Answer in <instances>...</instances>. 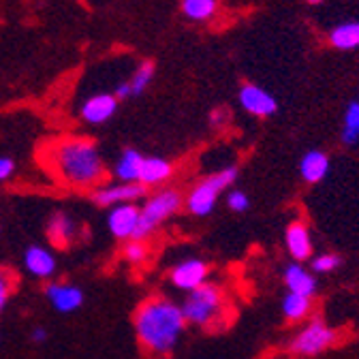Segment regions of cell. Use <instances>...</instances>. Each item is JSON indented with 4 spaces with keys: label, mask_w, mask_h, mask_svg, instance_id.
<instances>
[{
    "label": "cell",
    "mask_w": 359,
    "mask_h": 359,
    "mask_svg": "<svg viewBox=\"0 0 359 359\" xmlns=\"http://www.w3.org/2000/svg\"><path fill=\"white\" fill-rule=\"evenodd\" d=\"M41 158L65 189L97 191L103 187L105 163L93 140L81 135H67L45 146Z\"/></svg>",
    "instance_id": "obj_1"
},
{
    "label": "cell",
    "mask_w": 359,
    "mask_h": 359,
    "mask_svg": "<svg viewBox=\"0 0 359 359\" xmlns=\"http://www.w3.org/2000/svg\"><path fill=\"white\" fill-rule=\"evenodd\" d=\"M135 334L140 344L152 355H169L187 330L182 306L167 297H148L135 310Z\"/></svg>",
    "instance_id": "obj_2"
},
{
    "label": "cell",
    "mask_w": 359,
    "mask_h": 359,
    "mask_svg": "<svg viewBox=\"0 0 359 359\" xmlns=\"http://www.w3.org/2000/svg\"><path fill=\"white\" fill-rule=\"evenodd\" d=\"M182 312L187 323L195 327H212L220 323L224 312V293L218 285L205 283L195 291H189L187 299L182 302Z\"/></svg>",
    "instance_id": "obj_3"
},
{
    "label": "cell",
    "mask_w": 359,
    "mask_h": 359,
    "mask_svg": "<svg viewBox=\"0 0 359 359\" xmlns=\"http://www.w3.org/2000/svg\"><path fill=\"white\" fill-rule=\"evenodd\" d=\"M184 205L182 193L175 189H163L158 193H154L152 197L146 199V203L140 208V224L137 231H135L133 240H148L156 229L158 224L165 222L167 218H171L180 208Z\"/></svg>",
    "instance_id": "obj_4"
},
{
    "label": "cell",
    "mask_w": 359,
    "mask_h": 359,
    "mask_svg": "<svg viewBox=\"0 0 359 359\" xmlns=\"http://www.w3.org/2000/svg\"><path fill=\"white\" fill-rule=\"evenodd\" d=\"M238 180V167H227L218 173L203 177L201 182L187 195L184 205L193 216H208L216 208V201L224 189H229Z\"/></svg>",
    "instance_id": "obj_5"
},
{
    "label": "cell",
    "mask_w": 359,
    "mask_h": 359,
    "mask_svg": "<svg viewBox=\"0 0 359 359\" xmlns=\"http://www.w3.org/2000/svg\"><path fill=\"white\" fill-rule=\"evenodd\" d=\"M338 340L336 330H332L323 319H312L291 342V351L302 357H312L327 351Z\"/></svg>",
    "instance_id": "obj_6"
},
{
    "label": "cell",
    "mask_w": 359,
    "mask_h": 359,
    "mask_svg": "<svg viewBox=\"0 0 359 359\" xmlns=\"http://www.w3.org/2000/svg\"><path fill=\"white\" fill-rule=\"evenodd\" d=\"M146 187L140 182H116L93 191V201L101 208H116L122 203H137L146 195Z\"/></svg>",
    "instance_id": "obj_7"
},
{
    "label": "cell",
    "mask_w": 359,
    "mask_h": 359,
    "mask_svg": "<svg viewBox=\"0 0 359 359\" xmlns=\"http://www.w3.org/2000/svg\"><path fill=\"white\" fill-rule=\"evenodd\" d=\"M208 274H210V267H208L205 261H201V259H187V261L177 263L171 269L169 280L180 291H195L197 287L208 283Z\"/></svg>",
    "instance_id": "obj_8"
},
{
    "label": "cell",
    "mask_w": 359,
    "mask_h": 359,
    "mask_svg": "<svg viewBox=\"0 0 359 359\" xmlns=\"http://www.w3.org/2000/svg\"><path fill=\"white\" fill-rule=\"evenodd\" d=\"M238 99H240V105L250 114V116H257V118H269L278 111V103L276 99L263 90L261 86H255V83H244L238 93Z\"/></svg>",
    "instance_id": "obj_9"
},
{
    "label": "cell",
    "mask_w": 359,
    "mask_h": 359,
    "mask_svg": "<svg viewBox=\"0 0 359 359\" xmlns=\"http://www.w3.org/2000/svg\"><path fill=\"white\" fill-rule=\"evenodd\" d=\"M140 208L135 203H122L111 208L107 216V229L116 240H133L140 224Z\"/></svg>",
    "instance_id": "obj_10"
},
{
    "label": "cell",
    "mask_w": 359,
    "mask_h": 359,
    "mask_svg": "<svg viewBox=\"0 0 359 359\" xmlns=\"http://www.w3.org/2000/svg\"><path fill=\"white\" fill-rule=\"evenodd\" d=\"M45 233H48V240L52 242V246L65 250L69 246H73V242L77 240V222L73 220L71 214L67 212H54L48 220V227H45Z\"/></svg>",
    "instance_id": "obj_11"
},
{
    "label": "cell",
    "mask_w": 359,
    "mask_h": 359,
    "mask_svg": "<svg viewBox=\"0 0 359 359\" xmlns=\"http://www.w3.org/2000/svg\"><path fill=\"white\" fill-rule=\"evenodd\" d=\"M45 297L54 306V310L62 314L75 312L83 304V291L69 283H50L45 287Z\"/></svg>",
    "instance_id": "obj_12"
},
{
    "label": "cell",
    "mask_w": 359,
    "mask_h": 359,
    "mask_svg": "<svg viewBox=\"0 0 359 359\" xmlns=\"http://www.w3.org/2000/svg\"><path fill=\"white\" fill-rule=\"evenodd\" d=\"M116 109H118V97L103 93V95H95L86 99L79 116L88 124H105L109 118H114Z\"/></svg>",
    "instance_id": "obj_13"
},
{
    "label": "cell",
    "mask_w": 359,
    "mask_h": 359,
    "mask_svg": "<svg viewBox=\"0 0 359 359\" xmlns=\"http://www.w3.org/2000/svg\"><path fill=\"white\" fill-rule=\"evenodd\" d=\"M24 267L28 274L48 280L56 274V257L43 246H30L24 252Z\"/></svg>",
    "instance_id": "obj_14"
},
{
    "label": "cell",
    "mask_w": 359,
    "mask_h": 359,
    "mask_svg": "<svg viewBox=\"0 0 359 359\" xmlns=\"http://www.w3.org/2000/svg\"><path fill=\"white\" fill-rule=\"evenodd\" d=\"M285 242H287V250L295 261H306L312 255V238H310V229L306 227V222L295 220L287 227L285 233Z\"/></svg>",
    "instance_id": "obj_15"
},
{
    "label": "cell",
    "mask_w": 359,
    "mask_h": 359,
    "mask_svg": "<svg viewBox=\"0 0 359 359\" xmlns=\"http://www.w3.org/2000/svg\"><path fill=\"white\" fill-rule=\"evenodd\" d=\"M173 175V165L161 156H144L142 171H140V184L148 187H158Z\"/></svg>",
    "instance_id": "obj_16"
},
{
    "label": "cell",
    "mask_w": 359,
    "mask_h": 359,
    "mask_svg": "<svg viewBox=\"0 0 359 359\" xmlns=\"http://www.w3.org/2000/svg\"><path fill=\"white\" fill-rule=\"evenodd\" d=\"M299 171L308 184H317L330 171V156L321 150H310L304 154L299 163Z\"/></svg>",
    "instance_id": "obj_17"
},
{
    "label": "cell",
    "mask_w": 359,
    "mask_h": 359,
    "mask_svg": "<svg viewBox=\"0 0 359 359\" xmlns=\"http://www.w3.org/2000/svg\"><path fill=\"white\" fill-rule=\"evenodd\" d=\"M285 283L289 287V293H299L306 297H312L317 293V280L312 274H308V269L302 267L299 263H291L285 269Z\"/></svg>",
    "instance_id": "obj_18"
},
{
    "label": "cell",
    "mask_w": 359,
    "mask_h": 359,
    "mask_svg": "<svg viewBox=\"0 0 359 359\" xmlns=\"http://www.w3.org/2000/svg\"><path fill=\"white\" fill-rule=\"evenodd\" d=\"M142 163H144V154L140 150H135V148L124 150L114 167L118 182H140Z\"/></svg>",
    "instance_id": "obj_19"
},
{
    "label": "cell",
    "mask_w": 359,
    "mask_h": 359,
    "mask_svg": "<svg viewBox=\"0 0 359 359\" xmlns=\"http://www.w3.org/2000/svg\"><path fill=\"white\" fill-rule=\"evenodd\" d=\"M330 43L340 52L359 48V22H344L330 32Z\"/></svg>",
    "instance_id": "obj_20"
},
{
    "label": "cell",
    "mask_w": 359,
    "mask_h": 359,
    "mask_svg": "<svg viewBox=\"0 0 359 359\" xmlns=\"http://www.w3.org/2000/svg\"><path fill=\"white\" fill-rule=\"evenodd\" d=\"M312 310V297L299 295V293H287L283 299V312L289 321H302Z\"/></svg>",
    "instance_id": "obj_21"
},
{
    "label": "cell",
    "mask_w": 359,
    "mask_h": 359,
    "mask_svg": "<svg viewBox=\"0 0 359 359\" xmlns=\"http://www.w3.org/2000/svg\"><path fill=\"white\" fill-rule=\"evenodd\" d=\"M340 140L344 146H353L359 142V101H351L344 111V124Z\"/></svg>",
    "instance_id": "obj_22"
},
{
    "label": "cell",
    "mask_w": 359,
    "mask_h": 359,
    "mask_svg": "<svg viewBox=\"0 0 359 359\" xmlns=\"http://www.w3.org/2000/svg\"><path fill=\"white\" fill-rule=\"evenodd\" d=\"M216 0H182V13L193 22H208L216 13Z\"/></svg>",
    "instance_id": "obj_23"
},
{
    "label": "cell",
    "mask_w": 359,
    "mask_h": 359,
    "mask_svg": "<svg viewBox=\"0 0 359 359\" xmlns=\"http://www.w3.org/2000/svg\"><path fill=\"white\" fill-rule=\"evenodd\" d=\"M152 77H154V62H152V60L142 62V65L137 67V71L133 73V77L126 81L128 88H130V95H133V97H140V95L144 93V90L150 86Z\"/></svg>",
    "instance_id": "obj_24"
},
{
    "label": "cell",
    "mask_w": 359,
    "mask_h": 359,
    "mask_svg": "<svg viewBox=\"0 0 359 359\" xmlns=\"http://www.w3.org/2000/svg\"><path fill=\"white\" fill-rule=\"evenodd\" d=\"M18 289V276L11 272L9 267H3L0 265V312H3L11 299V295L15 293Z\"/></svg>",
    "instance_id": "obj_25"
},
{
    "label": "cell",
    "mask_w": 359,
    "mask_h": 359,
    "mask_svg": "<svg viewBox=\"0 0 359 359\" xmlns=\"http://www.w3.org/2000/svg\"><path fill=\"white\" fill-rule=\"evenodd\" d=\"M148 255H150V248L144 240H128L122 246V257L130 265H142L148 259Z\"/></svg>",
    "instance_id": "obj_26"
},
{
    "label": "cell",
    "mask_w": 359,
    "mask_h": 359,
    "mask_svg": "<svg viewBox=\"0 0 359 359\" xmlns=\"http://www.w3.org/2000/svg\"><path fill=\"white\" fill-rule=\"evenodd\" d=\"M340 265V259L336 255H319L312 259V269L319 274H330Z\"/></svg>",
    "instance_id": "obj_27"
},
{
    "label": "cell",
    "mask_w": 359,
    "mask_h": 359,
    "mask_svg": "<svg viewBox=\"0 0 359 359\" xmlns=\"http://www.w3.org/2000/svg\"><path fill=\"white\" fill-rule=\"evenodd\" d=\"M227 205H229L233 212H246V210L250 208V199H248V195L242 193V191H231V193L227 195Z\"/></svg>",
    "instance_id": "obj_28"
},
{
    "label": "cell",
    "mask_w": 359,
    "mask_h": 359,
    "mask_svg": "<svg viewBox=\"0 0 359 359\" xmlns=\"http://www.w3.org/2000/svg\"><path fill=\"white\" fill-rule=\"evenodd\" d=\"M15 173V163L9 156H0V182H5Z\"/></svg>",
    "instance_id": "obj_29"
},
{
    "label": "cell",
    "mask_w": 359,
    "mask_h": 359,
    "mask_svg": "<svg viewBox=\"0 0 359 359\" xmlns=\"http://www.w3.org/2000/svg\"><path fill=\"white\" fill-rule=\"evenodd\" d=\"M48 330H45V327H34L32 330V334H30V338H32V342H36V344H43L45 340H48Z\"/></svg>",
    "instance_id": "obj_30"
},
{
    "label": "cell",
    "mask_w": 359,
    "mask_h": 359,
    "mask_svg": "<svg viewBox=\"0 0 359 359\" xmlns=\"http://www.w3.org/2000/svg\"><path fill=\"white\" fill-rule=\"evenodd\" d=\"M308 3H310V5H321L323 0H308Z\"/></svg>",
    "instance_id": "obj_31"
}]
</instances>
